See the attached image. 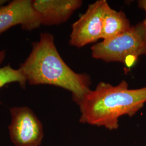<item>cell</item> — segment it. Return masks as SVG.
<instances>
[{
  "instance_id": "obj_1",
  "label": "cell",
  "mask_w": 146,
  "mask_h": 146,
  "mask_svg": "<svg viewBox=\"0 0 146 146\" xmlns=\"http://www.w3.org/2000/svg\"><path fill=\"white\" fill-rule=\"evenodd\" d=\"M31 85L48 84L61 87L72 93L76 103L90 89V78L76 73L60 56L53 35L42 33L38 41L32 42V50L19 68Z\"/></svg>"
},
{
  "instance_id": "obj_2",
  "label": "cell",
  "mask_w": 146,
  "mask_h": 146,
  "mask_svg": "<svg viewBox=\"0 0 146 146\" xmlns=\"http://www.w3.org/2000/svg\"><path fill=\"white\" fill-rule=\"evenodd\" d=\"M146 102V86L130 89L125 80L116 86L100 82L76 102L81 113L79 121L114 131L119 127L120 117L135 115Z\"/></svg>"
},
{
  "instance_id": "obj_3",
  "label": "cell",
  "mask_w": 146,
  "mask_h": 146,
  "mask_svg": "<svg viewBox=\"0 0 146 146\" xmlns=\"http://www.w3.org/2000/svg\"><path fill=\"white\" fill-rule=\"evenodd\" d=\"M91 50L92 56L96 59L122 63L131 67L140 56L146 55L145 22L131 27L119 36L95 44Z\"/></svg>"
},
{
  "instance_id": "obj_4",
  "label": "cell",
  "mask_w": 146,
  "mask_h": 146,
  "mask_svg": "<svg viewBox=\"0 0 146 146\" xmlns=\"http://www.w3.org/2000/svg\"><path fill=\"white\" fill-rule=\"evenodd\" d=\"M11 122L8 129L11 141L15 146H39L44 133L42 123L27 106L10 109Z\"/></svg>"
},
{
  "instance_id": "obj_5",
  "label": "cell",
  "mask_w": 146,
  "mask_h": 146,
  "mask_svg": "<svg viewBox=\"0 0 146 146\" xmlns=\"http://www.w3.org/2000/svg\"><path fill=\"white\" fill-rule=\"evenodd\" d=\"M109 5L99 0L89 5L86 11L74 23L69 44L80 48L102 38L104 16Z\"/></svg>"
},
{
  "instance_id": "obj_6",
  "label": "cell",
  "mask_w": 146,
  "mask_h": 146,
  "mask_svg": "<svg viewBox=\"0 0 146 146\" xmlns=\"http://www.w3.org/2000/svg\"><path fill=\"white\" fill-rule=\"evenodd\" d=\"M17 25L28 31L41 25L40 16L33 8V1L14 0L0 7V35Z\"/></svg>"
},
{
  "instance_id": "obj_7",
  "label": "cell",
  "mask_w": 146,
  "mask_h": 146,
  "mask_svg": "<svg viewBox=\"0 0 146 146\" xmlns=\"http://www.w3.org/2000/svg\"><path fill=\"white\" fill-rule=\"evenodd\" d=\"M81 0H35L34 9L40 15L42 25H58L68 20L81 7Z\"/></svg>"
},
{
  "instance_id": "obj_8",
  "label": "cell",
  "mask_w": 146,
  "mask_h": 146,
  "mask_svg": "<svg viewBox=\"0 0 146 146\" xmlns=\"http://www.w3.org/2000/svg\"><path fill=\"white\" fill-rule=\"evenodd\" d=\"M131 23L122 11H115L110 5L104 16L102 38H114L124 34L131 28Z\"/></svg>"
},
{
  "instance_id": "obj_9",
  "label": "cell",
  "mask_w": 146,
  "mask_h": 146,
  "mask_svg": "<svg viewBox=\"0 0 146 146\" xmlns=\"http://www.w3.org/2000/svg\"><path fill=\"white\" fill-rule=\"evenodd\" d=\"M14 82H17L22 88L25 89L27 81L19 69H14L9 64L0 68V89L7 84ZM1 104L0 101V104Z\"/></svg>"
},
{
  "instance_id": "obj_10",
  "label": "cell",
  "mask_w": 146,
  "mask_h": 146,
  "mask_svg": "<svg viewBox=\"0 0 146 146\" xmlns=\"http://www.w3.org/2000/svg\"><path fill=\"white\" fill-rule=\"evenodd\" d=\"M138 6L139 8L143 9L146 13V19L144 20L146 24V0H140L137 1Z\"/></svg>"
},
{
  "instance_id": "obj_11",
  "label": "cell",
  "mask_w": 146,
  "mask_h": 146,
  "mask_svg": "<svg viewBox=\"0 0 146 146\" xmlns=\"http://www.w3.org/2000/svg\"><path fill=\"white\" fill-rule=\"evenodd\" d=\"M5 57V50H1L0 51V64L3 61Z\"/></svg>"
},
{
  "instance_id": "obj_12",
  "label": "cell",
  "mask_w": 146,
  "mask_h": 146,
  "mask_svg": "<svg viewBox=\"0 0 146 146\" xmlns=\"http://www.w3.org/2000/svg\"><path fill=\"white\" fill-rule=\"evenodd\" d=\"M7 2V1H3V0H0V7L2 5H3L5 3Z\"/></svg>"
}]
</instances>
